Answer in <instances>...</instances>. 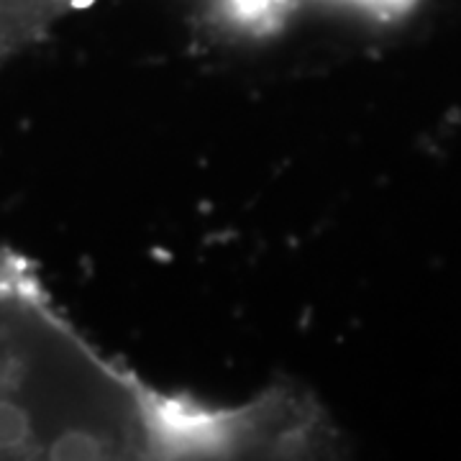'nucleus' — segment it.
<instances>
[{"mask_svg": "<svg viewBox=\"0 0 461 461\" xmlns=\"http://www.w3.org/2000/svg\"><path fill=\"white\" fill-rule=\"evenodd\" d=\"M339 430L308 390L239 402L157 387L100 351L39 267L0 247V461L323 459Z\"/></svg>", "mask_w": 461, "mask_h": 461, "instance_id": "obj_1", "label": "nucleus"}]
</instances>
